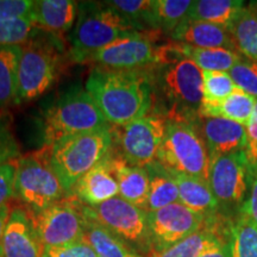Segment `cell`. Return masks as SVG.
I'll list each match as a JSON object with an SVG mask.
<instances>
[{
	"label": "cell",
	"instance_id": "1",
	"mask_svg": "<svg viewBox=\"0 0 257 257\" xmlns=\"http://www.w3.org/2000/svg\"><path fill=\"white\" fill-rule=\"evenodd\" d=\"M85 89L111 126H123L148 114L154 102V81L143 70L94 67Z\"/></svg>",
	"mask_w": 257,
	"mask_h": 257
},
{
	"label": "cell",
	"instance_id": "2",
	"mask_svg": "<svg viewBox=\"0 0 257 257\" xmlns=\"http://www.w3.org/2000/svg\"><path fill=\"white\" fill-rule=\"evenodd\" d=\"M142 32L107 3H80L79 14L72 36L70 56L85 63L92 54L115 41Z\"/></svg>",
	"mask_w": 257,
	"mask_h": 257
},
{
	"label": "cell",
	"instance_id": "3",
	"mask_svg": "<svg viewBox=\"0 0 257 257\" xmlns=\"http://www.w3.org/2000/svg\"><path fill=\"white\" fill-rule=\"evenodd\" d=\"M110 127L89 93L81 87H73L44 112L43 147L54 146L72 135Z\"/></svg>",
	"mask_w": 257,
	"mask_h": 257
},
{
	"label": "cell",
	"instance_id": "4",
	"mask_svg": "<svg viewBox=\"0 0 257 257\" xmlns=\"http://www.w3.org/2000/svg\"><path fill=\"white\" fill-rule=\"evenodd\" d=\"M112 148V127L72 135L49 147L50 162L70 193L75 182L104 160Z\"/></svg>",
	"mask_w": 257,
	"mask_h": 257
},
{
	"label": "cell",
	"instance_id": "5",
	"mask_svg": "<svg viewBox=\"0 0 257 257\" xmlns=\"http://www.w3.org/2000/svg\"><path fill=\"white\" fill-rule=\"evenodd\" d=\"M156 69L153 81L167 104L166 119L198 121L202 102V70L188 59Z\"/></svg>",
	"mask_w": 257,
	"mask_h": 257
},
{
	"label": "cell",
	"instance_id": "6",
	"mask_svg": "<svg viewBox=\"0 0 257 257\" xmlns=\"http://www.w3.org/2000/svg\"><path fill=\"white\" fill-rule=\"evenodd\" d=\"M156 162L168 172L208 182L210 154L197 121L168 120Z\"/></svg>",
	"mask_w": 257,
	"mask_h": 257
},
{
	"label": "cell",
	"instance_id": "7",
	"mask_svg": "<svg viewBox=\"0 0 257 257\" xmlns=\"http://www.w3.org/2000/svg\"><path fill=\"white\" fill-rule=\"evenodd\" d=\"M15 193L34 212L70 197L51 166L49 147L41 148L17 160Z\"/></svg>",
	"mask_w": 257,
	"mask_h": 257
},
{
	"label": "cell",
	"instance_id": "8",
	"mask_svg": "<svg viewBox=\"0 0 257 257\" xmlns=\"http://www.w3.org/2000/svg\"><path fill=\"white\" fill-rule=\"evenodd\" d=\"M62 57L54 41L31 40L22 47L15 104L35 100L55 83Z\"/></svg>",
	"mask_w": 257,
	"mask_h": 257
},
{
	"label": "cell",
	"instance_id": "9",
	"mask_svg": "<svg viewBox=\"0 0 257 257\" xmlns=\"http://www.w3.org/2000/svg\"><path fill=\"white\" fill-rule=\"evenodd\" d=\"M208 185L223 216H238L250 189V161L246 150L210 157Z\"/></svg>",
	"mask_w": 257,
	"mask_h": 257
},
{
	"label": "cell",
	"instance_id": "10",
	"mask_svg": "<svg viewBox=\"0 0 257 257\" xmlns=\"http://www.w3.org/2000/svg\"><path fill=\"white\" fill-rule=\"evenodd\" d=\"M83 213L110 230L141 255L153 253L148 212L143 208L115 197L98 206L83 205Z\"/></svg>",
	"mask_w": 257,
	"mask_h": 257
},
{
	"label": "cell",
	"instance_id": "11",
	"mask_svg": "<svg viewBox=\"0 0 257 257\" xmlns=\"http://www.w3.org/2000/svg\"><path fill=\"white\" fill-rule=\"evenodd\" d=\"M167 119L161 113H148L123 126H112L115 154L137 167L156 162L166 135Z\"/></svg>",
	"mask_w": 257,
	"mask_h": 257
},
{
	"label": "cell",
	"instance_id": "12",
	"mask_svg": "<svg viewBox=\"0 0 257 257\" xmlns=\"http://www.w3.org/2000/svg\"><path fill=\"white\" fill-rule=\"evenodd\" d=\"M28 212L43 246L66 245L83 238L86 229L83 204L73 195L42 211Z\"/></svg>",
	"mask_w": 257,
	"mask_h": 257
},
{
	"label": "cell",
	"instance_id": "13",
	"mask_svg": "<svg viewBox=\"0 0 257 257\" xmlns=\"http://www.w3.org/2000/svg\"><path fill=\"white\" fill-rule=\"evenodd\" d=\"M210 217L193 211L180 202L148 212L153 253L162 251L201 230Z\"/></svg>",
	"mask_w": 257,
	"mask_h": 257
},
{
	"label": "cell",
	"instance_id": "14",
	"mask_svg": "<svg viewBox=\"0 0 257 257\" xmlns=\"http://www.w3.org/2000/svg\"><path fill=\"white\" fill-rule=\"evenodd\" d=\"M155 32L142 31L133 37L115 41L95 51L85 62L117 70H144L157 66L159 46L155 44Z\"/></svg>",
	"mask_w": 257,
	"mask_h": 257
},
{
	"label": "cell",
	"instance_id": "15",
	"mask_svg": "<svg viewBox=\"0 0 257 257\" xmlns=\"http://www.w3.org/2000/svg\"><path fill=\"white\" fill-rule=\"evenodd\" d=\"M43 251L29 212L23 207L12 208L3 237L2 257H43Z\"/></svg>",
	"mask_w": 257,
	"mask_h": 257
},
{
	"label": "cell",
	"instance_id": "16",
	"mask_svg": "<svg viewBox=\"0 0 257 257\" xmlns=\"http://www.w3.org/2000/svg\"><path fill=\"white\" fill-rule=\"evenodd\" d=\"M197 126L210 157L248 149L245 126L224 118H199Z\"/></svg>",
	"mask_w": 257,
	"mask_h": 257
},
{
	"label": "cell",
	"instance_id": "17",
	"mask_svg": "<svg viewBox=\"0 0 257 257\" xmlns=\"http://www.w3.org/2000/svg\"><path fill=\"white\" fill-rule=\"evenodd\" d=\"M70 195L86 206H98L119 195L117 180L110 166V153L75 182Z\"/></svg>",
	"mask_w": 257,
	"mask_h": 257
},
{
	"label": "cell",
	"instance_id": "18",
	"mask_svg": "<svg viewBox=\"0 0 257 257\" xmlns=\"http://www.w3.org/2000/svg\"><path fill=\"white\" fill-rule=\"evenodd\" d=\"M110 166L117 180L119 197L144 210L150 189V176L147 168L130 165L113 150L110 152Z\"/></svg>",
	"mask_w": 257,
	"mask_h": 257
},
{
	"label": "cell",
	"instance_id": "19",
	"mask_svg": "<svg viewBox=\"0 0 257 257\" xmlns=\"http://www.w3.org/2000/svg\"><path fill=\"white\" fill-rule=\"evenodd\" d=\"M174 42L206 49L237 50L230 30L219 25L186 19L170 35Z\"/></svg>",
	"mask_w": 257,
	"mask_h": 257
},
{
	"label": "cell",
	"instance_id": "20",
	"mask_svg": "<svg viewBox=\"0 0 257 257\" xmlns=\"http://www.w3.org/2000/svg\"><path fill=\"white\" fill-rule=\"evenodd\" d=\"M79 14V3L72 0H38L31 16L40 30L57 36L73 28Z\"/></svg>",
	"mask_w": 257,
	"mask_h": 257
},
{
	"label": "cell",
	"instance_id": "21",
	"mask_svg": "<svg viewBox=\"0 0 257 257\" xmlns=\"http://www.w3.org/2000/svg\"><path fill=\"white\" fill-rule=\"evenodd\" d=\"M168 173L179 188L180 204L208 217L220 213L219 204L207 181L174 172Z\"/></svg>",
	"mask_w": 257,
	"mask_h": 257
},
{
	"label": "cell",
	"instance_id": "22",
	"mask_svg": "<svg viewBox=\"0 0 257 257\" xmlns=\"http://www.w3.org/2000/svg\"><path fill=\"white\" fill-rule=\"evenodd\" d=\"M216 216H211L201 230L191 234L187 238L148 257H198L205 249L226 233V230L221 229Z\"/></svg>",
	"mask_w": 257,
	"mask_h": 257
},
{
	"label": "cell",
	"instance_id": "23",
	"mask_svg": "<svg viewBox=\"0 0 257 257\" xmlns=\"http://www.w3.org/2000/svg\"><path fill=\"white\" fill-rule=\"evenodd\" d=\"M244 8L245 3L240 0H197L189 9L187 19L206 22L230 30Z\"/></svg>",
	"mask_w": 257,
	"mask_h": 257
},
{
	"label": "cell",
	"instance_id": "24",
	"mask_svg": "<svg viewBox=\"0 0 257 257\" xmlns=\"http://www.w3.org/2000/svg\"><path fill=\"white\" fill-rule=\"evenodd\" d=\"M83 239L94 249L98 257H147L123 242L101 224L86 217Z\"/></svg>",
	"mask_w": 257,
	"mask_h": 257
},
{
	"label": "cell",
	"instance_id": "25",
	"mask_svg": "<svg viewBox=\"0 0 257 257\" xmlns=\"http://www.w3.org/2000/svg\"><path fill=\"white\" fill-rule=\"evenodd\" d=\"M257 99L237 88L232 94L216 106H200V118H224L246 126Z\"/></svg>",
	"mask_w": 257,
	"mask_h": 257
},
{
	"label": "cell",
	"instance_id": "26",
	"mask_svg": "<svg viewBox=\"0 0 257 257\" xmlns=\"http://www.w3.org/2000/svg\"><path fill=\"white\" fill-rule=\"evenodd\" d=\"M146 168L150 176V189L144 210L153 212L180 202L179 188L169 173L157 162Z\"/></svg>",
	"mask_w": 257,
	"mask_h": 257
},
{
	"label": "cell",
	"instance_id": "27",
	"mask_svg": "<svg viewBox=\"0 0 257 257\" xmlns=\"http://www.w3.org/2000/svg\"><path fill=\"white\" fill-rule=\"evenodd\" d=\"M180 47L185 59L193 61L202 72L229 73L234 64L243 57L242 54L236 50L206 49L182 43H180Z\"/></svg>",
	"mask_w": 257,
	"mask_h": 257
},
{
	"label": "cell",
	"instance_id": "28",
	"mask_svg": "<svg viewBox=\"0 0 257 257\" xmlns=\"http://www.w3.org/2000/svg\"><path fill=\"white\" fill-rule=\"evenodd\" d=\"M21 55V46L0 47V111L16 102Z\"/></svg>",
	"mask_w": 257,
	"mask_h": 257
},
{
	"label": "cell",
	"instance_id": "29",
	"mask_svg": "<svg viewBox=\"0 0 257 257\" xmlns=\"http://www.w3.org/2000/svg\"><path fill=\"white\" fill-rule=\"evenodd\" d=\"M237 50L246 59L257 62V11L245 6L230 28Z\"/></svg>",
	"mask_w": 257,
	"mask_h": 257
},
{
	"label": "cell",
	"instance_id": "30",
	"mask_svg": "<svg viewBox=\"0 0 257 257\" xmlns=\"http://www.w3.org/2000/svg\"><path fill=\"white\" fill-rule=\"evenodd\" d=\"M192 4L191 0H154V29L170 36L188 18Z\"/></svg>",
	"mask_w": 257,
	"mask_h": 257
},
{
	"label": "cell",
	"instance_id": "31",
	"mask_svg": "<svg viewBox=\"0 0 257 257\" xmlns=\"http://www.w3.org/2000/svg\"><path fill=\"white\" fill-rule=\"evenodd\" d=\"M231 257H257V225L239 213L230 225Z\"/></svg>",
	"mask_w": 257,
	"mask_h": 257
},
{
	"label": "cell",
	"instance_id": "32",
	"mask_svg": "<svg viewBox=\"0 0 257 257\" xmlns=\"http://www.w3.org/2000/svg\"><path fill=\"white\" fill-rule=\"evenodd\" d=\"M40 31L31 14L24 17L0 21V47L21 46L34 40Z\"/></svg>",
	"mask_w": 257,
	"mask_h": 257
},
{
	"label": "cell",
	"instance_id": "33",
	"mask_svg": "<svg viewBox=\"0 0 257 257\" xmlns=\"http://www.w3.org/2000/svg\"><path fill=\"white\" fill-rule=\"evenodd\" d=\"M237 89L229 73L202 72L201 106H216Z\"/></svg>",
	"mask_w": 257,
	"mask_h": 257
},
{
	"label": "cell",
	"instance_id": "34",
	"mask_svg": "<svg viewBox=\"0 0 257 257\" xmlns=\"http://www.w3.org/2000/svg\"><path fill=\"white\" fill-rule=\"evenodd\" d=\"M133 23L141 31H156L154 29V0H112L106 2Z\"/></svg>",
	"mask_w": 257,
	"mask_h": 257
},
{
	"label": "cell",
	"instance_id": "35",
	"mask_svg": "<svg viewBox=\"0 0 257 257\" xmlns=\"http://www.w3.org/2000/svg\"><path fill=\"white\" fill-rule=\"evenodd\" d=\"M229 74L237 88L257 99V62L243 56Z\"/></svg>",
	"mask_w": 257,
	"mask_h": 257
},
{
	"label": "cell",
	"instance_id": "36",
	"mask_svg": "<svg viewBox=\"0 0 257 257\" xmlns=\"http://www.w3.org/2000/svg\"><path fill=\"white\" fill-rule=\"evenodd\" d=\"M19 146L11 127V119L0 111V166L19 159Z\"/></svg>",
	"mask_w": 257,
	"mask_h": 257
},
{
	"label": "cell",
	"instance_id": "37",
	"mask_svg": "<svg viewBox=\"0 0 257 257\" xmlns=\"http://www.w3.org/2000/svg\"><path fill=\"white\" fill-rule=\"evenodd\" d=\"M43 257H98L85 239L60 246H44Z\"/></svg>",
	"mask_w": 257,
	"mask_h": 257
},
{
	"label": "cell",
	"instance_id": "38",
	"mask_svg": "<svg viewBox=\"0 0 257 257\" xmlns=\"http://www.w3.org/2000/svg\"><path fill=\"white\" fill-rule=\"evenodd\" d=\"M17 160L0 166V206L8 205L9 201L16 197L15 181Z\"/></svg>",
	"mask_w": 257,
	"mask_h": 257
},
{
	"label": "cell",
	"instance_id": "39",
	"mask_svg": "<svg viewBox=\"0 0 257 257\" xmlns=\"http://www.w3.org/2000/svg\"><path fill=\"white\" fill-rule=\"evenodd\" d=\"M34 5L32 0H0V21L30 15Z\"/></svg>",
	"mask_w": 257,
	"mask_h": 257
},
{
	"label": "cell",
	"instance_id": "40",
	"mask_svg": "<svg viewBox=\"0 0 257 257\" xmlns=\"http://www.w3.org/2000/svg\"><path fill=\"white\" fill-rule=\"evenodd\" d=\"M239 213L245 214L257 225V165L250 162V189Z\"/></svg>",
	"mask_w": 257,
	"mask_h": 257
},
{
	"label": "cell",
	"instance_id": "41",
	"mask_svg": "<svg viewBox=\"0 0 257 257\" xmlns=\"http://www.w3.org/2000/svg\"><path fill=\"white\" fill-rule=\"evenodd\" d=\"M229 236L221 237L202 251L198 257H231Z\"/></svg>",
	"mask_w": 257,
	"mask_h": 257
},
{
	"label": "cell",
	"instance_id": "42",
	"mask_svg": "<svg viewBox=\"0 0 257 257\" xmlns=\"http://www.w3.org/2000/svg\"><path fill=\"white\" fill-rule=\"evenodd\" d=\"M246 138H248V149L250 150L252 148L257 147V100L251 113V117L245 126Z\"/></svg>",
	"mask_w": 257,
	"mask_h": 257
},
{
	"label": "cell",
	"instance_id": "43",
	"mask_svg": "<svg viewBox=\"0 0 257 257\" xmlns=\"http://www.w3.org/2000/svg\"><path fill=\"white\" fill-rule=\"evenodd\" d=\"M12 208L10 207V205H4V206H0V257H2L3 252V237H4V231L8 224L10 213H11Z\"/></svg>",
	"mask_w": 257,
	"mask_h": 257
},
{
	"label": "cell",
	"instance_id": "44",
	"mask_svg": "<svg viewBox=\"0 0 257 257\" xmlns=\"http://www.w3.org/2000/svg\"><path fill=\"white\" fill-rule=\"evenodd\" d=\"M246 154H248L250 162L257 165V147L252 148V149H250V150H246Z\"/></svg>",
	"mask_w": 257,
	"mask_h": 257
},
{
	"label": "cell",
	"instance_id": "45",
	"mask_svg": "<svg viewBox=\"0 0 257 257\" xmlns=\"http://www.w3.org/2000/svg\"><path fill=\"white\" fill-rule=\"evenodd\" d=\"M250 5H251V6H252V8H253V9H255V10H256V11H257V3H251V4H250Z\"/></svg>",
	"mask_w": 257,
	"mask_h": 257
}]
</instances>
